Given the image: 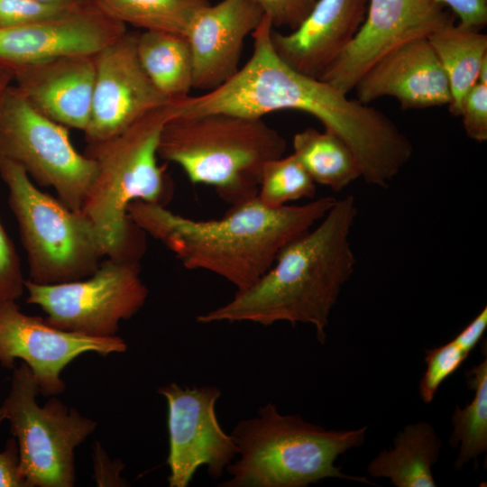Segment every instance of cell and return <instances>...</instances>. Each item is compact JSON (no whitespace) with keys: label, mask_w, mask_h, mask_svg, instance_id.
Returning a JSON list of instances; mask_svg holds the SVG:
<instances>
[{"label":"cell","mask_w":487,"mask_h":487,"mask_svg":"<svg viewBox=\"0 0 487 487\" xmlns=\"http://www.w3.org/2000/svg\"><path fill=\"white\" fill-rule=\"evenodd\" d=\"M5 419L0 407V424ZM0 487H27L20 468V453L14 436L6 441L5 450L0 452Z\"/></svg>","instance_id":"obj_32"},{"label":"cell","mask_w":487,"mask_h":487,"mask_svg":"<svg viewBox=\"0 0 487 487\" xmlns=\"http://www.w3.org/2000/svg\"><path fill=\"white\" fill-rule=\"evenodd\" d=\"M459 116L469 138L477 142L487 141V85L476 83L467 92Z\"/></svg>","instance_id":"obj_30"},{"label":"cell","mask_w":487,"mask_h":487,"mask_svg":"<svg viewBox=\"0 0 487 487\" xmlns=\"http://www.w3.org/2000/svg\"><path fill=\"white\" fill-rule=\"evenodd\" d=\"M0 177L27 255L29 280L57 284L94 273L105 253L87 219L39 189L14 163L2 162Z\"/></svg>","instance_id":"obj_7"},{"label":"cell","mask_w":487,"mask_h":487,"mask_svg":"<svg viewBox=\"0 0 487 487\" xmlns=\"http://www.w3.org/2000/svg\"><path fill=\"white\" fill-rule=\"evenodd\" d=\"M78 1H93V0H78Z\"/></svg>","instance_id":"obj_39"},{"label":"cell","mask_w":487,"mask_h":487,"mask_svg":"<svg viewBox=\"0 0 487 487\" xmlns=\"http://www.w3.org/2000/svg\"><path fill=\"white\" fill-rule=\"evenodd\" d=\"M427 40L448 80L449 111L459 116L462 101L477 83L480 68L487 58V35L453 23L431 33Z\"/></svg>","instance_id":"obj_22"},{"label":"cell","mask_w":487,"mask_h":487,"mask_svg":"<svg viewBox=\"0 0 487 487\" xmlns=\"http://www.w3.org/2000/svg\"><path fill=\"white\" fill-rule=\"evenodd\" d=\"M286 148L283 136L262 119L213 113L170 117L158 154L179 165L191 183L214 188L234 206L257 196L264 164Z\"/></svg>","instance_id":"obj_5"},{"label":"cell","mask_w":487,"mask_h":487,"mask_svg":"<svg viewBox=\"0 0 487 487\" xmlns=\"http://www.w3.org/2000/svg\"><path fill=\"white\" fill-rule=\"evenodd\" d=\"M14 83V75L8 69L0 67V105L8 90Z\"/></svg>","instance_id":"obj_36"},{"label":"cell","mask_w":487,"mask_h":487,"mask_svg":"<svg viewBox=\"0 0 487 487\" xmlns=\"http://www.w3.org/2000/svg\"><path fill=\"white\" fill-rule=\"evenodd\" d=\"M274 29H295L309 14L317 0H254Z\"/></svg>","instance_id":"obj_31"},{"label":"cell","mask_w":487,"mask_h":487,"mask_svg":"<svg viewBox=\"0 0 487 487\" xmlns=\"http://www.w3.org/2000/svg\"><path fill=\"white\" fill-rule=\"evenodd\" d=\"M94 475H96L106 470V472L96 479V484L99 486L125 485L123 483L125 482V481L120 477V473L123 470L124 464L120 462H111L106 451L97 442L94 446Z\"/></svg>","instance_id":"obj_34"},{"label":"cell","mask_w":487,"mask_h":487,"mask_svg":"<svg viewBox=\"0 0 487 487\" xmlns=\"http://www.w3.org/2000/svg\"><path fill=\"white\" fill-rule=\"evenodd\" d=\"M138 60L153 85L170 101L193 88L192 54L183 34L161 31L138 32Z\"/></svg>","instance_id":"obj_21"},{"label":"cell","mask_w":487,"mask_h":487,"mask_svg":"<svg viewBox=\"0 0 487 487\" xmlns=\"http://www.w3.org/2000/svg\"><path fill=\"white\" fill-rule=\"evenodd\" d=\"M335 200L326 196L272 208L256 196L213 220L192 219L140 200L132 202L127 213L137 227L166 246L187 269L215 273L240 291L253 285L282 248L312 228Z\"/></svg>","instance_id":"obj_1"},{"label":"cell","mask_w":487,"mask_h":487,"mask_svg":"<svg viewBox=\"0 0 487 487\" xmlns=\"http://www.w3.org/2000/svg\"><path fill=\"white\" fill-rule=\"evenodd\" d=\"M366 427L326 430L299 415H283L273 403L240 420L230 434L238 448L222 487H307L326 478L372 484L366 477L343 473L338 455L364 441Z\"/></svg>","instance_id":"obj_4"},{"label":"cell","mask_w":487,"mask_h":487,"mask_svg":"<svg viewBox=\"0 0 487 487\" xmlns=\"http://www.w3.org/2000/svg\"><path fill=\"white\" fill-rule=\"evenodd\" d=\"M208 0H93L106 14L143 31L184 34L197 6Z\"/></svg>","instance_id":"obj_24"},{"label":"cell","mask_w":487,"mask_h":487,"mask_svg":"<svg viewBox=\"0 0 487 487\" xmlns=\"http://www.w3.org/2000/svg\"><path fill=\"white\" fill-rule=\"evenodd\" d=\"M4 161L23 168L37 185L52 188L75 211L96 170L94 160L75 149L68 128L33 109L14 85L0 105V164Z\"/></svg>","instance_id":"obj_10"},{"label":"cell","mask_w":487,"mask_h":487,"mask_svg":"<svg viewBox=\"0 0 487 487\" xmlns=\"http://www.w3.org/2000/svg\"><path fill=\"white\" fill-rule=\"evenodd\" d=\"M263 16L254 0L207 1L195 8L183 34L192 54L193 88L213 90L238 71L244 41Z\"/></svg>","instance_id":"obj_16"},{"label":"cell","mask_w":487,"mask_h":487,"mask_svg":"<svg viewBox=\"0 0 487 487\" xmlns=\"http://www.w3.org/2000/svg\"><path fill=\"white\" fill-rule=\"evenodd\" d=\"M93 1L52 19L0 30V67L14 75L49 59L95 54L127 32Z\"/></svg>","instance_id":"obj_15"},{"label":"cell","mask_w":487,"mask_h":487,"mask_svg":"<svg viewBox=\"0 0 487 487\" xmlns=\"http://www.w3.org/2000/svg\"><path fill=\"white\" fill-rule=\"evenodd\" d=\"M138 32L127 31L96 53V76L87 143L113 137L168 99L142 69L136 53Z\"/></svg>","instance_id":"obj_14"},{"label":"cell","mask_w":487,"mask_h":487,"mask_svg":"<svg viewBox=\"0 0 487 487\" xmlns=\"http://www.w3.org/2000/svg\"><path fill=\"white\" fill-rule=\"evenodd\" d=\"M453 23L455 16L436 0H368L356 35L319 78L349 94L387 52Z\"/></svg>","instance_id":"obj_13"},{"label":"cell","mask_w":487,"mask_h":487,"mask_svg":"<svg viewBox=\"0 0 487 487\" xmlns=\"http://www.w3.org/2000/svg\"><path fill=\"white\" fill-rule=\"evenodd\" d=\"M367 5L368 0H317L295 29L272 30V45L291 68L319 78L356 35Z\"/></svg>","instance_id":"obj_19"},{"label":"cell","mask_w":487,"mask_h":487,"mask_svg":"<svg viewBox=\"0 0 487 487\" xmlns=\"http://www.w3.org/2000/svg\"><path fill=\"white\" fill-rule=\"evenodd\" d=\"M448 7L459 19V25L481 31L487 24V0H436Z\"/></svg>","instance_id":"obj_33"},{"label":"cell","mask_w":487,"mask_h":487,"mask_svg":"<svg viewBox=\"0 0 487 487\" xmlns=\"http://www.w3.org/2000/svg\"><path fill=\"white\" fill-rule=\"evenodd\" d=\"M487 327V308L481 312L453 339L465 353L471 351L481 340Z\"/></svg>","instance_id":"obj_35"},{"label":"cell","mask_w":487,"mask_h":487,"mask_svg":"<svg viewBox=\"0 0 487 487\" xmlns=\"http://www.w3.org/2000/svg\"><path fill=\"white\" fill-rule=\"evenodd\" d=\"M469 387L474 391L470 404L461 409L455 406L452 416L453 431L449 443L456 447L460 443L455 468L460 470L469 460L477 462L487 450V359L467 373Z\"/></svg>","instance_id":"obj_25"},{"label":"cell","mask_w":487,"mask_h":487,"mask_svg":"<svg viewBox=\"0 0 487 487\" xmlns=\"http://www.w3.org/2000/svg\"><path fill=\"white\" fill-rule=\"evenodd\" d=\"M126 350V343L117 335L96 337L64 331L41 317L23 313L16 301L0 305V365L14 370L16 359L25 363L44 397L65 391L61 372L79 355L93 352L106 357Z\"/></svg>","instance_id":"obj_12"},{"label":"cell","mask_w":487,"mask_h":487,"mask_svg":"<svg viewBox=\"0 0 487 487\" xmlns=\"http://www.w3.org/2000/svg\"><path fill=\"white\" fill-rule=\"evenodd\" d=\"M34 1L46 3V4H53V5H69L76 2H84V1H78V0H34Z\"/></svg>","instance_id":"obj_38"},{"label":"cell","mask_w":487,"mask_h":487,"mask_svg":"<svg viewBox=\"0 0 487 487\" xmlns=\"http://www.w3.org/2000/svg\"><path fill=\"white\" fill-rule=\"evenodd\" d=\"M96 76V53L49 59L14 74V87L37 112L84 133L88 124Z\"/></svg>","instance_id":"obj_18"},{"label":"cell","mask_w":487,"mask_h":487,"mask_svg":"<svg viewBox=\"0 0 487 487\" xmlns=\"http://www.w3.org/2000/svg\"><path fill=\"white\" fill-rule=\"evenodd\" d=\"M53 5L34 0H0V30L19 27L64 15L83 3Z\"/></svg>","instance_id":"obj_28"},{"label":"cell","mask_w":487,"mask_h":487,"mask_svg":"<svg viewBox=\"0 0 487 487\" xmlns=\"http://www.w3.org/2000/svg\"><path fill=\"white\" fill-rule=\"evenodd\" d=\"M39 394L30 368L22 362L14 368L9 392L1 406L18 443L22 474L27 487H72L75 449L97 424L55 396L40 406Z\"/></svg>","instance_id":"obj_8"},{"label":"cell","mask_w":487,"mask_h":487,"mask_svg":"<svg viewBox=\"0 0 487 487\" xmlns=\"http://www.w3.org/2000/svg\"><path fill=\"white\" fill-rule=\"evenodd\" d=\"M139 258L105 257L91 275L57 284L24 281L26 302L45 313L51 326L72 333L110 337L119 323L144 305L149 289L140 276Z\"/></svg>","instance_id":"obj_9"},{"label":"cell","mask_w":487,"mask_h":487,"mask_svg":"<svg viewBox=\"0 0 487 487\" xmlns=\"http://www.w3.org/2000/svg\"><path fill=\"white\" fill-rule=\"evenodd\" d=\"M316 185L298 158L291 153L264 164L257 198L265 206L278 208L292 201L313 198Z\"/></svg>","instance_id":"obj_26"},{"label":"cell","mask_w":487,"mask_h":487,"mask_svg":"<svg viewBox=\"0 0 487 487\" xmlns=\"http://www.w3.org/2000/svg\"><path fill=\"white\" fill-rule=\"evenodd\" d=\"M357 99L369 104L384 96L403 109L448 106L447 78L427 37L404 42L380 58L354 88Z\"/></svg>","instance_id":"obj_17"},{"label":"cell","mask_w":487,"mask_h":487,"mask_svg":"<svg viewBox=\"0 0 487 487\" xmlns=\"http://www.w3.org/2000/svg\"><path fill=\"white\" fill-rule=\"evenodd\" d=\"M356 216L354 196L336 199L312 228L282 248L253 285L197 321L308 324L325 344L331 311L356 266L350 240Z\"/></svg>","instance_id":"obj_2"},{"label":"cell","mask_w":487,"mask_h":487,"mask_svg":"<svg viewBox=\"0 0 487 487\" xmlns=\"http://www.w3.org/2000/svg\"><path fill=\"white\" fill-rule=\"evenodd\" d=\"M292 145L293 154L316 184L337 192L361 178L354 152L330 132L306 128L294 135Z\"/></svg>","instance_id":"obj_23"},{"label":"cell","mask_w":487,"mask_h":487,"mask_svg":"<svg viewBox=\"0 0 487 487\" xmlns=\"http://www.w3.org/2000/svg\"><path fill=\"white\" fill-rule=\"evenodd\" d=\"M273 26L264 14L253 32L247 62L226 82L199 96L171 101L174 115L224 113L247 118L285 109L311 115L325 129L337 131L350 119L352 102L332 85L288 65L271 42Z\"/></svg>","instance_id":"obj_6"},{"label":"cell","mask_w":487,"mask_h":487,"mask_svg":"<svg viewBox=\"0 0 487 487\" xmlns=\"http://www.w3.org/2000/svg\"><path fill=\"white\" fill-rule=\"evenodd\" d=\"M168 405L170 487H187L201 466L220 478L238 455L231 435L221 427L216 403L221 391L215 386L182 387L176 382L158 389Z\"/></svg>","instance_id":"obj_11"},{"label":"cell","mask_w":487,"mask_h":487,"mask_svg":"<svg viewBox=\"0 0 487 487\" xmlns=\"http://www.w3.org/2000/svg\"><path fill=\"white\" fill-rule=\"evenodd\" d=\"M442 441L427 422L408 425L394 438L393 448L382 450L368 465L372 477L389 478L396 487H435L432 473Z\"/></svg>","instance_id":"obj_20"},{"label":"cell","mask_w":487,"mask_h":487,"mask_svg":"<svg viewBox=\"0 0 487 487\" xmlns=\"http://www.w3.org/2000/svg\"><path fill=\"white\" fill-rule=\"evenodd\" d=\"M209 1V0H208Z\"/></svg>","instance_id":"obj_40"},{"label":"cell","mask_w":487,"mask_h":487,"mask_svg":"<svg viewBox=\"0 0 487 487\" xmlns=\"http://www.w3.org/2000/svg\"><path fill=\"white\" fill-rule=\"evenodd\" d=\"M173 115L170 103L122 133L87 145L84 154L94 160L96 170L79 212L93 226L105 257L140 258L142 231L130 220L128 206L137 200L165 206L171 198L158 148L161 130Z\"/></svg>","instance_id":"obj_3"},{"label":"cell","mask_w":487,"mask_h":487,"mask_svg":"<svg viewBox=\"0 0 487 487\" xmlns=\"http://www.w3.org/2000/svg\"><path fill=\"white\" fill-rule=\"evenodd\" d=\"M20 257L0 219V305L17 301L24 293Z\"/></svg>","instance_id":"obj_29"},{"label":"cell","mask_w":487,"mask_h":487,"mask_svg":"<svg viewBox=\"0 0 487 487\" xmlns=\"http://www.w3.org/2000/svg\"><path fill=\"white\" fill-rule=\"evenodd\" d=\"M468 355L454 340L426 350L427 369L418 385L425 403L432 401L441 383L460 368Z\"/></svg>","instance_id":"obj_27"},{"label":"cell","mask_w":487,"mask_h":487,"mask_svg":"<svg viewBox=\"0 0 487 487\" xmlns=\"http://www.w3.org/2000/svg\"><path fill=\"white\" fill-rule=\"evenodd\" d=\"M477 83L487 85V58L483 60L480 68Z\"/></svg>","instance_id":"obj_37"}]
</instances>
